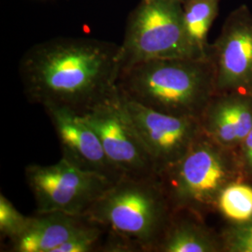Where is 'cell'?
<instances>
[{"label":"cell","mask_w":252,"mask_h":252,"mask_svg":"<svg viewBox=\"0 0 252 252\" xmlns=\"http://www.w3.org/2000/svg\"><path fill=\"white\" fill-rule=\"evenodd\" d=\"M120 45L87 37H56L28 49L19 63L31 103L83 115L118 91Z\"/></svg>","instance_id":"cell-1"},{"label":"cell","mask_w":252,"mask_h":252,"mask_svg":"<svg viewBox=\"0 0 252 252\" xmlns=\"http://www.w3.org/2000/svg\"><path fill=\"white\" fill-rule=\"evenodd\" d=\"M119 93L162 113L200 120L215 94V72L208 58H162L121 70Z\"/></svg>","instance_id":"cell-2"},{"label":"cell","mask_w":252,"mask_h":252,"mask_svg":"<svg viewBox=\"0 0 252 252\" xmlns=\"http://www.w3.org/2000/svg\"><path fill=\"white\" fill-rule=\"evenodd\" d=\"M158 176H124L113 183L84 216L135 245L140 252H154L173 216Z\"/></svg>","instance_id":"cell-3"},{"label":"cell","mask_w":252,"mask_h":252,"mask_svg":"<svg viewBox=\"0 0 252 252\" xmlns=\"http://www.w3.org/2000/svg\"><path fill=\"white\" fill-rule=\"evenodd\" d=\"M158 178L174 211L185 210L202 219L215 211L219 194L227 185L245 180L235 150L218 144L204 132Z\"/></svg>","instance_id":"cell-4"},{"label":"cell","mask_w":252,"mask_h":252,"mask_svg":"<svg viewBox=\"0 0 252 252\" xmlns=\"http://www.w3.org/2000/svg\"><path fill=\"white\" fill-rule=\"evenodd\" d=\"M204 58L187 36L182 2L142 0L130 14L120 45L121 70L162 58Z\"/></svg>","instance_id":"cell-5"},{"label":"cell","mask_w":252,"mask_h":252,"mask_svg":"<svg viewBox=\"0 0 252 252\" xmlns=\"http://www.w3.org/2000/svg\"><path fill=\"white\" fill-rule=\"evenodd\" d=\"M25 175L36 201L37 213L63 212L84 216L113 184L96 174L81 170L63 158L54 164H29Z\"/></svg>","instance_id":"cell-6"},{"label":"cell","mask_w":252,"mask_h":252,"mask_svg":"<svg viewBox=\"0 0 252 252\" xmlns=\"http://www.w3.org/2000/svg\"><path fill=\"white\" fill-rule=\"evenodd\" d=\"M81 116L95 131L109 160L124 176H157L119 90Z\"/></svg>","instance_id":"cell-7"},{"label":"cell","mask_w":252,"mask_h":252,"mask_svg":"<svg viewBox=\"0 0 252 252\" xmlns=\"http://www.w3.org/2000/svg\"><path fill=\"white\" fill-rule=\"evenodd\" d=\"M215 72V94L252 96V12L246 5L226 18L220 34L209 47Z\"/></svg>","instance_id":"cell-8"},{"label":"cell","mask_w":252,"mask_h":252,"mask_svg":"<svg viewBox=\"0 0 252 252\" xmlns=\"http://www.w3.org/2000/svg\"><path fill=\"white\" fill-rule=\"evenodd\" d=\"M123 98L157 176L179 162L203 132L198 119L162 113Z\"/></svg>","instance_id":"cell-9"},{"label":"cell","mask_w":252,"mask_h":252,"mask_svg":"<svg viewBox=\"0 0 252 252\" xmlns=\"http://www.w3.org/2000/svg\"><path fill=\"white\" fill-rule=\"evenodd\" d=\"M60 142L62 158L81 170L112 183L124 174L111 162L95 131L81 115L65 108L45 109Z\"/></svg>","instance_id":"cell-10"},{"label":"cell","mask_w":252,"mask_h":252,"mask_svg":"<svg viewBox=\"0 0 252 252\" xmlns=\"http://www.w3.org/2000/svg\"><path fill=\"white\" fill-rule=\"evenodd\" d=\"M203 132L218 144L235 150L252 130V96L215 94L200 119Z\"/></svg>","instance_id":"cell-11"},{"label":"cell","mask_w":252,"mask_h":252,"mask_svg":"<svg viewBox=\"0 0 252 252\" xmlns=\"http://www.w3.org/2000/svg\"><path fill=\"white\" fill-rule=\"evenodd\" d=\"M85 216L63 212H36L26 232L9 242L8 252H55L84 227L90 224Z\"/></svg>","instance_id":"cell-12"},{"label":"cell","mask_w":252,"mask_h":252,"mask_svg":"<svg viewBox=\"0 0 252 252\" xmlns=\"http://www.w3.org/2000/svg\"><path fill=\"white\" fill-rule=\"evenodd\" d=\"M220 234L207 227L204 219L185 210L174 211L154 252H220Z\"/></svg>","instance_id":"cell-13"},{"label":"cell","mask_w":252,"mask_h":252,"mask_svg":"<svg viewBox=\"0 0 252 252\" xmlns=\"http://www.w3.org/2000/svg\"><path fill=\"white\" fill-rule=\"evenodd\" d=\"M220 0H185L182 3L187 36L200 56L209 57L208 32L219 12Z\"/></svg>","instance_id":"cell-14"},{"label":"cell","mask_w":252,"mask_h":252,"mask_svg":"<svg viewBox=\"0 0 252 252\" xmlns=\"http://www.w3.org/2000/svg\"><path fill=\"white\" fill-rule=\"evenodd\" d=\"M230 225L243 224L252 220V186L240 180L227 185L217 199L216 209Z\"/></svg>","instance_id":"cell-15"},{"label":"cell","mask_w":252,"mask_h":252,"mask_svg":"<svg viewBox=\"0 0 252 252\" xmlns=\"http://www.w3.org/2000/svg\"><path fill=\"white\" fill-rule=\"evenodd\" d=\"M31 217L23 215L14 205L1 193L0 195V234L9 242L17 239L26 232Z\"/></svg>","instance_id":"cell-16"},{"label":"cell","mask_w":252,"mask_h":252,"mask_svg":"<svg viewBox=\"0 0 252 252\" xmlns=\"http://www.w3.org/2000/svg\"><path fill=\"white\" fill-rule=\"evenodd\" d=\"M105 232V228L92 221L89 225L57 248L55 252H100L103 244L102 235Z\"/></svg>","instance_id":"cell-17"},{"label":"cell","mask_w":252,"mask_h":252,"mask_svg":"<svg viewBox=\"0 0 252 252\" xmlns=\"http://www.w3.org/2000/svg\"><path fill=\"white\" fill-rule=\"evenodd\" d=\"M220 236L223 252H252V220L243 224H229Z\"/></svg>","instance_id":"cell-18"},{"label":"cell","mask_w":252,"mask_h":252,"mask_svg":"<svg viewBox=\"0 0 252 252\" xmlns=\"http://www.w3.org/2000/svg\"><path fill=\"white\" fill-rule=\"evenodd\" d=\"M235 152L244 180L252 182V130L235 149Z\"/></svg>","instance_id":"cell-19"},{"label":"cell","mask_w":252,"mask_h":252,"mask_svg":"<svg viewBox=\"0 0 252 252\" xmlns=\"http://www.w3.org/2000/svg\"><path fill=\"white\" fill-rule=\"evenodd\" d=\"M174 1H180V2H182V3H183L185 0H174Z\"/></svg>","instance_id":"cell-20"}]
</instances>
